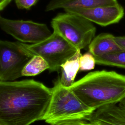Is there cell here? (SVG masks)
I'll use <instances>...</instances> for the list:
<instances>
[{
  "label": "cell",
  "mask_w": 125,
  "mask_h": 125,
  "mask_svg": "<svg viewBox=\"0 0 125 125\" xmlns=\"http://www.w3.org/2000/svg\"><path fill=\"white\" fill-rule=\"evenodd\" d=\"M81 56L80 50L78 49L73 57L62 64L61 75L59 79L64 87L69 88L75 83V77L80 70V58Z\"/></svg>",
  "instance_id": "obj_12"
},
{
  "label": "cell",
  "mask_w": 125,
  "mask_h": 125,
  "mask_svg": "<svg viewBox=\"0 0 125 125\" xmlns=\"http://www.w3.org/2000/svg\"><path fill=\"white\" fill-rule=\"evenodd\" d=\"M95 125H125V107L111 104L95 110L87 120Z\"/></svg>",
  "instance_id": "obj_9"
},
{
  "label": "cell",
  "mask_w": 125,
  "mask_h": 125,
  "mask_svg": "<svg viewBox=\"0 0 125 125\" xmlns=\"http://www.w3.org/2000/svg\"><path fill=\"white\" fill-rule=\"evenodd\" d=\"M119 4L117 0H51L46 5V11L60 8L89 9L96 7L115 5Z\"/></svg>",
  "instance_id": "obj_10"
},
{
  "label": "cell",
  "mask_w": 125,
  "mask_h": 125,
  "mask_svg": "<svg viewBox=\"0 0 125 125\" xmlns=\"http://www.w3.org/2000/svg\"><path fill=\"white\" fill-rule=\"evenodd\" d=\"M85 120H78L66 122L58 125H95L90 122H86Z\"/></svg>",
  "instance_id": "obj_17"
},
{
  "label": "cell",
  "mask_w": 125,
  "mask_h": 125,
  "mask_svg": "<svg viewBox=\"0 0 125 125\" xmlns=\"http://www.w3.org/2000/svg\"></svg>",
  "instance_id": "obj_21"
},
{
  "label": "cell",
  "mask_w": 125,
  "mask_h": 125,
  "mask_svg": "<svg viewBox=\"0 0 125 125\" xmlns=\"http://www.w3.org/2000/svg\"><path fill=\"white\" fill-rule=\"evenodd\" d=\"M24 45L34 55L40 56L47 62L50 72H58L62 64L73 57L78 50L54 32L49 38L39 43Z\"/></svg>",
  "instance_id": "obj_6"
},
{
  "label": "cell",
  "mask_w": 125,
  "mask_h": 125,
  "mask_svg": "<svg viewBox=\"0 0 125 125\" xmlns=\"http://www.w3.org/2000/svg\"><path fill=\"white\" fill-rule=\"evenodd\" d=\"M34 56L23 43L0 40V81H14L22 77L23 68Z\"/></svg>",
  "instance_id": "obj_5"
},
{
  "label": "cell",
  "mask_w": 125,
  "mask_h": 125,
  "mask_svg": "<svg viewBox=\"0 0 125 125\" xmlns=\"http://www.w3.org/2000/svg\"><path fill=\"white\" fill-rule=\"evenodd\" d=\"M88 49L95 57L122 50L116 43L115 37L104 33L94 37L88 45Z\"/></svg>",
  "instance_id": "obj_11"
},
{
  "label": "cell",
  "mask_w": 125,
  "mask_h": 125,
  "mask_svg": "<svg viewBox=\"0 0 125 125\" xmlns=\"http://www.w3.org/2000/svg\"><path fill=\"white\" fill-rule=\"evenodd\" d=\"M115 41L120 48L125 51V36L115 37Z\"/></svg>",
  "instance_id": "obj_18"
},
{
  "label": "cell",
  "mask_w": 125,
  "mask_h": 125,
  "mask_svg": "<svg viewBox=\"0 0 125 125\" xmlns=\"http://www.w3.org/2000/svg\"><path fill=\"white\" fill-rule=\"evenodd\" d=\"M98 64L117 66L125 68V51L121 50L100 57H96Z\"/></svg>",
  "instance_id": "obj_14"
},
{
  "label": "cell",
  "mask_w": 125,
  "mask_h": 125,
  "mask_svg": "<svg viewBox=\"0 0 125 125\" xmlns=\"http://www.w3.org/2000/svg\"><path fill=\"white\" fill-rule=\"evenodd\" d=\"M1 29L21 43H39L52 34L44 23L31 21L14 20L0 17Z\"/></svg>",
  "instance_id": "obj_7"
},
{
  "label": "cell",
  "mask_w": 125,
  "mask_h": 125,
  "mask_svg": "<svg viewBox=\"0 0 125 125\" xmlns=\"http://www.w3.org/2000/svg\"><path fill=\"white\" fill-rule=\"evenodd\" d=\"M49 68L48 63L42 57L34 55L23 68L22 75V76H36Z\"/></svg>",
  "instance_id": "obj_13"
},
{
  "label": "cell",
  "mask_w": 125,
  "mask_h": 125,
  "mask_svg": "<svg viewBox=\"0 0 125 125\" xmlns=\"http://www.w3.org/2000/svg\"><path fill=\"white\" fill-rule=\"evenodd\" d=\"M69 88L95 111L105 105L118 104L125 97V75L113 71H93Z\"/></svg>",
  "instance_id": "obj_2"
},
{
  "label": "cell",
  "mask_w": 125,
  "mask_h": 125,
  "mask_svg": "<svg viewBox=\"0 0 125 125\" xmlns=\"http://www.w3.org/2000/svg\"><path fill=\"white\" fill-rule=\"evenodd\" d=\"M51 88L33 79L0 81V125H30L41 121Z\"/></svg>",
  "instance_id": "obj_1"
},
{
  "label": "cell",
  "mask_w": 125,
  "mask_h": 125,
  "mask_svg": "<svg viewBox=\"0 0 125 125\" xmlns=\"http://www.w3.org/2000/svg\"><path fill=\"white\" fill-rule=\"evenodd\" d=\"M51 88V97L41 121L50 125L74 120L87 121L94 110L85 105L69 88L61 83L59 77Z\"/></svg>",
  "instance_id": "obj_3"
},
{
  "label": "cell",
  "mask_w": 125,
  "mask_h": 125,
  "mask_svg": "<svg viewBox=\"0 0 125 125\" xmlns=\"http://www.w3.org/2000/svg\"><path fill=\"white\" fill-rule=\"evenodd\" d=\"M51 25L53 32L80 50L89 45L96 32L92 22L70 12L58 14L52 19Z\"/></svg>",
  "instance_id": "obj_4"
},
{
  "label": "cell",
  "mask_w": 125,
  "mask_h": 125,
  "mask_svg": "<svg viewBox=\"0 0 125 125\" xmlns=\"http://www.w3.org/2000/svg\"><path fill=\"white\" fill-rule=\"evenodd\" d=\"M64 11L78 15L102 26L118 22L124 15V8L120 4L89 9L70 8Z\"/></svg>",
  "instance_id": "obj_8"
},
{
  "label": "cell",
  "mask_w": 125,
  "mask_h": 125,
  "mask_svg": "<svg viewBox=\"0 0 125 125\" xmlns=\"http://www.w3.org/2000/svg\"><path fill=\"white\" fill-rule=\"evenodd\" d=\"M11 1V0H0V10H2Z\"/></svg>",
  "instance_id": "obj_19"
},
{
  "label": "cell",
  "mask_w": 125,
  "mask_h": 125,
  "mask_svg": "<svg viewBox=\"0 0 125 125\" xmlns=\"http://www.w3.org/2000/svg\"><path fill=\"white\" fill-rule=\"evenodd\" d=\"M17 7L21 9H29L38 0H14Z\"/></svg>",
  "instance_id": "obj_16"
},
{
  "label": "cell",
  "mask_w": 125,
  "mask_h": 125,
  "mask_svg": "<svg viewBox=\"0 0 125 125\" xmlns=\"http://www.w3.org/2000/svg\"><path fill=\"white\" fill-rule=\"evenodd\" d=\"M118 104L119 105H120L121 106H122L124 107H125V97L124 98H123L119 103Z\"/></svg>",
  "instance_id": "obj_20"
},
{
  "label": "cell",
  "mask_w": 125,
  "mask_h": 125,
  "mask_svg": "<svg viewBox=\"0 0 125 125\" xmlns=\"http://www.w3.org/2000/svg\"><path fill=\"white\" fill-rule=\"evenodd\" d=\"M96 63L95 57L90 52H87L82 55L80 58V70L87 71L93 69Z\"/></svg>",
  "instance_id": "obj_15"
}]
</instances>
